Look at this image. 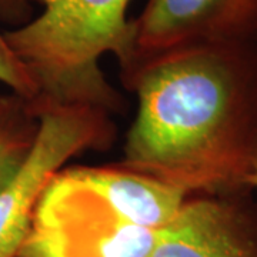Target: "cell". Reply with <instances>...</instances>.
Segmentation results:
<instances>
[{
  "instance_id": "cell-1",
  "label": "cell",
  "mask_w": 257,
  "mask_h": 257,
  "mask_svg": "<svg viewBox=\"0 0 257 257\" xmlns=\"http://www.w3.org/2000/svg\"><path fill=\"white\" fill-rule=\"evenodd\" d=\"M120 79L138 96L120 166L187 197L254 190L257 42L176 49Z\"/></svg>"
},
{
  "instance_id": "cell-2",
  "label": "cell",
  "mask_w": 257,
  "mask_h": 257,
  "mask_svg": "<svg viewBox=\"0 0 257 257\" xmlns=\"http://www.w3.org/2000/svg\"><path fill=\"white\" fill-rule=\"evenodd\" d=\"M186 199L119 163L62 167L37 200L18 257H149Z\"/></svg>"
},
{
  "instance_id": "cell-3",
  "label": "cell",
  "mask_w": 257,
  "mask_h": 257,
  "mask_svg": "<svg viewBox=\"0 0 257 257\" xmlns=\"http://www.w3.org/2000/svg\"><path fill=\"white\" fill-rule=\"evenodd\" d=\"M42 12L3 35L36 86V113L83 106L106 113L124 110V99L101 72L111 53L120 62L128 47L130 0H35Z\"/></svg>"
},
{
  "instance_id": "cell-4",
  "label": "cell",
  "mask_w": 257,
  "mask_h": 257,
  "mask_svg": "<svg viewBox=\"0 0 257 257\" xmlns=\"http://www.w3.org/2000/svg\"><path fill=\"white\" fill-rule=\"evenodd\" d=\"M37 114L36 142L18 173L0 190V257H18L50 177L70 159L87 150H107L116 139L111 116L99 109L57 106Z\"/></svg>"
},
{
  "instance_id": "cell-5",
  "label": "cell",
  "mask_w": 257,
  "mask_h": 257,
  "mask_svg": "<svg viewBox=\"0 0 257 257\" xmlns=\"http://www.w3.org/2000/svg\"><path fill=\"white\" fill-rule=\"evenodd\" d=\"M257 42V0H147L130 20L120 74L182 47Z\"/></svg>"
},
{
  "instance_id": "cell-6",
  "label": "cell",
  "mask_w": 257,
  "mask_h": 257,
  "mask_svg": "<svg viewBox=\"0 0 257 257\" xmlns=\"http://www.w3.org/2000/svg\"><path fill=\"white\" fill-rule=\"evenodd\" d=\"M149 257H257V203L251 193L189 196L157 231Z\"/></svg>"
},
{
  "instance_id": "cell-7",
  "label": "cell",
  "mask_w": 257,
  "mask_h": 257,
  "mask_svg": "<svg viewBox=\"0 0 257 257\" xmlns=\"http://www.w3.org/2000/svg\"><path fill=\"white\" fill-rule=\"evenodd\" d=\"M39 127L32 101L13 92L0 94V190L25 163Z\"/></svg>"
},
{
  "instance_id": "cell-8",
  "label": "cell",
  "mask_w": 257,
  "mask_h": 257,
  "mask_svg": "<svg viewBox=\"0 0 257 257\" xmlns=\"http://www.w3.org/2000/svg\"><path fill=\"white\" fill-rule=\"evenodd\" d=\"M0 83L28 100L33 101L36 97L35 83L26 67L12 52L3 32H0Z\"/></svg>"
},
{
  "instance_id": "cell-9",
  "label": "cell",
  "mask_w": 257,
  "mask_h": 257,
  "mask_svg": "<svg viewBox=\"0 0 257 257\" xmlns=\"http://www.w3.org/2000/svg\"><path fill=\"white\" fill-rule=\"evenodd\" d=\"M35 0H0V23L12 29L20 28L32 20Z\"/></svg>"
},
{
  "instance_id": "cell-10",
  "label": "cell",
  "mask_w": 257,
  "mask_h": 257,
  "mask_svg": "<svg viewBox=\"0 0 257 257\" xmlns=\"http://www.w3.org/2000/svg\"><path fill=\"white\" fill-rule=\"evenodd\" d=\"M253 189L257 190V162H256V169H254V179H253Z\"/></svg>"
}]
</instances>
